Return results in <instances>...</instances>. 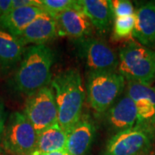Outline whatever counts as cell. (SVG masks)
<instances>
[{
    "mask_svg": "<svg viewBox=\"0 0 155 155\" xmlns=\"http://www.w3.org/2000/svg\"><path fill=\"white\" fill-rule=\"evenodd\" d=\"M27 6H41L40 0H12L11 11Z\"/></svg>",
    "mask_w": 155,
    "mask_h": 155,
    "instance_id": "7402d4cb",
    "label": "cell"
},
{
    "mask_svg": "<svg viewBox=\"0 0 155 155\" xmlns=\"http://www.w3.org/2000/svg\"><path fill=\"white\" fill-rule=\"evenodd\" d=\"M45 12L41 6H27L15 9L0 17V28L20 37L28 25Z\"/></svg>",
    "mask_w": 155,
    "mask_h": 155,
    "instance_id": "5bb4252c",
    "label": "cell"
},
{
    "mask_svg": "<svg viewBox=\"0 0 155 155\" xmlns=\"http://www.w3.org/2000/svg\"><path fill=\"white\" fill-rule=\"evenodd\" d=\"M118 72L126 81L151 84L155 80V51L136 41H129L119 50Z\"/></svg>",
    "mask_w": 155,
    "mask_h": 155,
    "instance_id": "277c9868",
    "label": "cell"
},
{
    "mask_svg": "<svg viewBox=\"0 0 155 155\" xmlns=\"http://www.w3.org/2000/svg\"><path fill=\"white\" fill-rule=\"evenodd\" d=\"M67 132L59 125L54 124L37 134V140L32 155L66 151Z\"/></svg>",
    "mask_w": 155,
    "mask_h": 155,
    "instance_id": "e0dca14e",
    "label": "cell"
},
{
    "mask_svg": "<svg viewBox=\"0 0 155 155\" xmlns=\"http://www.w3.org/2000/svg\"><path fill=\"white\" fill-rule=\"evenodd\" d=\"M135 27L133 36L138 43L149 48L155 43V4L141 5L135 12Z\"/></svg>",
    "mask_w": 155,
    "mask_h": 155,
    "instance_id": "2e32d148",
    "label": "cell"
},
{
    "mask_svg": "<svg viewBox=\"0 0 155 155\" xmlns=\"http://www.w3.org/2000/svg\"><path fill=\"white\" fill-rule=\"evenodd\" d=\"M96 134L93 121L87 115L81 116L78 122L67 132L66 152L68 155H86Z\"/></svg>",
    "mask_w": 155,
    "mask_h": 155,
    "instance_id": "7c38bea8",
    "label": "cell"
},
{
    "mask_svg": "<svg viewBox=\"0 0 155 155\" xmlns=\"http://www.w3.org/2000/svg\"><path fill=\"white\" fill-rule=\"evenodd\" d=\"M111 7L114 18L130 17L134 15V9L130 1L127 0H115L111 1Z\"/></svg>",
    "mask_w": 155,
    "mask_h": 155,
    "instance_id": "44dd1931",
    "label": "cell"
},
{
    "mask_svg": "<svg viewBox=\"0 0 155 155\" xmlns=\"http://www.w3.org/2000/svg\"><path fill=\"white\" fill-rule=\"evenodd\" d=\"M40 4L45 12L54 17L69 9H80L75 0H40Z\"/></svg>",
    "mask_w": 155,
    "mask_h": 155,
    "instance_id": "ffe728a7",
    "label": "cell"
},
{
    "mask_svg": "<svg viewBox=\"0 0 155 155\" xmlns=\"http://www.w3.org/2000/svg\"><path fill=\"white\" fill-rule=\"evenodd\" d=\"M78 53L88 72H116L119 56L105 41L85 37L78 41Z\"/></svg>",
    "mask_w": 155,
    "mask_h": 155,
    "instance_id": "8992f818",
    "label": "cell"
},
{
    "mask_svg": "<svg viewBox=\"0 0 155 155\" xmlns=\"http://www.w3.org/2000/svg\"><path fill=\"white\" fill-rule=\"evenodd\" d=\"M135 21V14L130 17L115 18L112 38L115 41H122L133 36Z\"/></svg>",
    "mask_w": 155,
    "mask_h": 155,
    "instance_id": "d6986e66",
    "label": "cell"
},
{
    "mask_svg": "<svg viewBox=\"0 0 155 155\" xmlns=\"http://www.w3.org/2000/svg\"><path fill=\"white\" fill-rule=\"evenodd\" d=\"M58 110V123L68 132L81 118L85 91L77 69L60 72L51 80Z\"/></svg>",
    "mask_w": 155,
    "mask_h": 155,
    "instance_id": "6da1fadb",
    "label": "cell"
},
{
    "mask_svg": "<svg viewBox=\"0 0 155 155\" xmlns=\"http://www.w3.org/2000/svg\"><path fill=\"white\" fill-rule=\"evenodd\" d=\"M37 132L23 112L11 113L5 123L0 146L12 155H32Z\"/></svg>",
    "mask_w": 155,
    "mask_h": 155,
    "instance_id": "5b68a950",
    "label": "cell"
},
{
    "mask_svg": "<svg viewBox=\"0 0 155 155\" xmlns=\"http://www.w3.org/2000/svg\"><path fill=\"white\" fill-rule=\"evenodd\" d=\"M0 155H3V150H2V147L0 146Z\"/></svg>",
    "mask_w": 155,
    "mask_h": 155,
    "instance_id": "484cf974",
    "label": "cell"
},
{
    "mask_svg": "<svg viewBox=\"0 0 155 155\" xmlns=\"http://www.w3.org/2000/svg\"><path fill=\"white\" fill-rule=\"evenodd\" d=\"M23 113L37 134L58 123V110L51 86L47 85L28 96Z\"/></svg>",
    "mask_w": 155,
    "mask_h": 155,
    "instance_id": "52a82bcc",
    "label": "cell"
},
{
    "mask_svg": "<svg viewBox=\"0 0 155 155\" xmlns=\"http://www.w3.org/2000/svg\"><path fill=\"white\" fill-rule=\"evenodd\" d=\"M78 3L92 26H94L100 33L104 34L110 29L111 21L114 18L111 1L78 0Z\"/></svg>",
    "mask_w": 155,
    "mask_h": 155,
    "instance_id": "9a60e30c",
    "label": "cell"
},
{
    "mask_svg": "<svg viewBox=\"0 0 155 155\" xmlns=\"http://www.w3.org/2000/svg\"><path fill=\"white\" fill-rule=\"evenodd\" d=\"M126 94L134 101L137 110V127L155 135V87L135 81H127Z\"/></svg>",
    "mask_w": 155,
    "mask_h": 155,
    "instance_id": "9c48e42d",
    "label": "cell"
},
{
    "mask_svg": "<svg viewBox=\"0 0 155 155\" xmlns=\"http://www.w3.org/2000/svg\"><path fill=\"white\" fill-rule=\"evenodd\" d=\"M6 123V114L5 110V106L3 102L0 100V143H1V140L3 136V133L5 130Z\"/></svg>",
    "mask_w": 155,
    "mask_h": 155,
    "instance_id": "603a6c76",
    "label": "cell"
},
{
    "mask_svg": "<svg viewBox=\"0 0 155 155\" xmlns=\"http://www.w3.org/2000/svg\"><path fill=\"white\" fill-rule=\"evenodd\" d=\"M54 18L60 36L79 41L91 33L92 24L81 9H69L58 14Z\"/></svg>",
    "mask_w": 155,
    "mask_h": 155,
    "instance_id": "8fae6325",
    "label": "cell"
},
{
    "mask_svg": "<svg viewBox=\"0 0 155 155\" xmlns=\"http://www.w3.org/2000/svg\"><path fill=\"white\" fill-rule=\"evenodd\" d=\"M57 35L55 18L43 12L28 25L19 38L24 45H45L55 39Z\"/></svg>",
    "mask_w": 155,
    "mask_h": 155,
    "instance_id": "4fadbf2b",
    "label": "cell"
},
{
    "mask_svg": "<svg viewBox=\"0 0 155 155\" xmlns=\"http://www.w3.org/2000/svg\"><path fill=\"white\" fill-rule=\"evenodd\" d=\"M126 79L116 72H88L86 93L92 110L104 116L116 102L126 88Z\"/></svg>",
    "mask_w": 155,
    "mask_h": 155,
    "instance_id": "3957f363",
    "label": "cell"
},
{
    "mask_svg": "<svg viewBox=\"0 0 155 155\" xmlns=\"http://www.w3.org/2000/svg\"><path fill=\"white\" fill-rule=\"evenodd\" d=\"M104 116L108 128L115 134L132 128L137 122L136 106L126 93L116 100Z\"/></svg>",
    "mask_w": 155,
    "mask_h": 155,
    "instance_id": "30bf717a",
    "label": "cell"
},
{
    "mask_svg": "<svg viewBox=\"0 0 155 155\" xmlns=\"http://www.w3.org/2000/svg\"><path fill=\"white\" fill-rule=\"evenodd\" d=\"M12 0H0V17L11 11Z\"/></svg>",
    "mask_w": 155,
    "mask_h": 155,
    "instance_id": "cb8c5ba5",
    "label": "cell"
},
{
    "mask_svg": "<svg viewBox=\"0 0 155 155\" xmlns=\"http://www.w3.org/2000/svg\"><path fill=\"white\" fill-rule=\"evenodd\" d=\"M54 61L53 51L46 45H31L22 55L12 79V86L22 94L30 96L48 85Z\"/></svg>",
    "mask_w": 155,
    "mask_h": 155,
    "instance_id": "7a4b0ae2",
    "label": "cell"
},
{
    "mask_svg": "<svg viewBox=\"0 0 155 155\" xmlns=\"http://www.w3.org/2000/svg\"><path fill=\"white\" fill-rule=\"evenodd\" d=\"M25 45L22 40L0 28V67L10 68L22 60Z\"/></svg>",
    "mask_w": 155,
    "mask_h": 155,
    "instance_id": "ac0fdd59",
    "label": "cell"
},
{
    "mask_svg": "<svg viewBox=\"0 0 155 155\" xmlns=\"http://www.w3.org/2000/svg\"><path fill=\"white\" fill-rule=\"evenodd\" d=\"M36 155H68L66 151H57V152H52V153H41Z\"/></svg>",
    "mask_w": 155,
    "mask_h": 155,
    "instance_id": "d4e9b609",
    "label": "cell"
},
{
    "mask_svg": "<svg viewBox=\"0 0 155 155\" xmlns=\"http://www.w3.org/2000/svg\"><path fill=\"white\" fill-rule=\"evenodd\" d=\"M155 135L142 127L114 134L107 141L103 155H143L149 150Z\"/></svg>",
    "mask_w": 155,
    "mask_h": 155,
    "instance_id": "ba28073f",
    "label": "cell"
}]
</instances>
